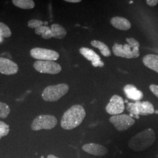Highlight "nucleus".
<instances>
[{
    "label": "nucleus",
    "mask_w": 158,
    "mask_h": 158,
    "mask_svg": "<svg viewBox=\"0 0 158 158\" xmlns=\"http://www.w3.org/2000/svg\"><path fill=\"white\" fill-rule=\"evenodd\" d=\"M11 35L10 28L5 23L0 22V35L2 38H10Z\"/></svg>",
    "instance_id": "22"
},
{
    "label": "nucleus",
    "mask_w": 158,
    "mask_h": 158,
    "mask_svg": "<svg viewBox=\"0 0 158 158\" xmlns=\"http://www.w3.org/2000/svg\"><path fill=\"white\" fill-rule=\"evenodd\" d=\"M3 41V38L0 35V43H1Z\"/></svg>",
    "instance_id": "29"
},
{
    "label": "nucleus",
    "mask_w": 158,
    "mask_h": 158,
    "mask_svg": "<svg viewBox=\"0 0 158 158\" xmlns=\"http://www.w3.org/2000/svg\"><path fill=\"white\" fill-rule=\"evenodd\" d=\"M110 122L119 131H126L135 123V119L127 114L113 115L110 118Z\"/></svg>",
    "instance_id": "7"
},
{
    "label": "nucleus",
    "mask_w": 158,
    "mask_h": 158,
    "mask_svg": "<svg viewBox=\"0 0 158 158\" xmlns=\"http://www.w3.org/2000/svg\"><path fill=\"white\" fill-rule=\"evenodd\" d=\"M51 29L52 37L56 39H63L67 34L66 29L62 25L57 23L52 24L51 25Z\"/></svg>",
    "instance_id": "17"
},
{
    "label": "nucleus",
    "mask_w": 158,
    "mask_h": 158,
    "mask_svg": "<svg viewBox=\"0 0 158 158\" xmlns=\"http://www.w3.org/2000/svg\"><path fill=\"white\" fill-rule=\"evenodd\" d=\"M85 115L83 106L74 105L63 114L60 121L61 127L64 130H73L82 123Z\"/></svg>",
    "instance_id": "1"
},
{
    "label": "nucleus",
    "mask_w": 158,
    "mask_h": 158,
    "mask_svg": "<svg viewBox=\"0 0 158 158\" xmlns=\"http://www.w3.org/2000/svg\"><path fill=\"white\" fill-rule=\"evenodd\" d=\"M80 53L88 60L92 62V64L94 67L102 68L104 65V62L100 59V56L93 50L88 48H81L80 49Z\"/></svg>",
    "instance_id": "12"
},
{
    "label": "nucleus",
    "mask_w": 158,
    "mask_h": 158,
    "mask_svg": "<svg viewBox=\"0 0 158 158\" xmlns=\"http://www.w3.org/2000/svg\"><path fill=\"white\" fill-rule=\"evenodd\" d=\"M128 44L124 45L115 44L113 46L114 54L118 57H122L126 59L137 58L139 56L140 52L139 50V44L133 38H127Z\"/></svg>",
    "instance_id": "3"
},
{
    "label": "nucleus",
    "mask_w": 158,
    "mask_h": 158,
    "mask_svg": "<svg viewBox=\"0 0 158 158\" xmlns=\"http://www.w3.org/2000/svg\"><path fill=\"white\" fill-rule=\"evenodd\" d=\"M41 158H44V156H42V157H41Z\"/></svg>",
    "instance_id": "30"
},
{
    "label": "nucleus",
    "mask_w": 158,
    "mask_h": 158,
    "mask_svg": "<svg viewBox=\"0 0 158 158\" xmlns=\"http://www.w3.org/2000/svg\"><path fill=\"white\" fill-rule=\"evenodd\" d=\"M31 56L38 60L55 61L59 57V54L56 51L41 48H35L30 51Z\"/></svg>",
    "instance_id": "9"
},
{
    "label": "nucleus",
    "mask_w": 158,
    "mask_h": 158,
    "mask_svg": "<svg viewBox=\"0 0 158 158\" xmlns=\"http://www.w3.org/2000/svg\"><path fill=\"white\" fill-rule=\"evenodd\" d=\"M18 66L10 59L0 57V73L6 75H12L18 72Z\"/></svg>",
    "instance_id": "11"
},
{
    "label": "nucleus",
    "mask_w": 158,
    "mask_h": 158,
    "mask_svg": "<svg viewBox=\"0 0 158 158\" xmlns=\"http://www.w3.org/2000/svg\"><path fill=\"white\" fill-rule=\"evenodd\" d=\"M155 139V131L148 128L132 137L128 142V146L134 151L141 152L151 147Z\"/></svg>",
    "instance_id": "2"
},
{
    "label": "nucleus",
    "mask_w": 158,
    "mask_h": 158,
    "mask_svg": "<svg viewBox=\"0 0 158 158\" xmlns=\"http://www.w3.org/2000/svg\"><path fill=\"white\" fill-rule=\"evenodd\" d=\"M125 94L128 98L134 100L135 101H140L143 98V93L141 91L137 89L135 85H125L124 88Z\"/></svg>",
    "instance_id": "14"
},
{
    "label": "nucleus",
    "mask_w": 158,
    "mask_h": 158,
    "mask_svg": "<svg viewBox=\"0 0 158 158\" xmlns=\"http://www.w3.org/2000/svg\"><path fill=\"white\" fill-rule=\"evenodd\" d=\"M91 45L94 48H98L100 51L103 56L109 57L111 55V52L108 46L101 41L94 40L91 42Z\"/></svg>",
    "instance_id": "18"
},
{
    "label": "nucleus",
    "mask_w": 158,
    "mask_h": 158,
    "mask_svg": "<svg viewBox=\"0 0 158 158\" xmlns=\"http://www.w3.org/2000/svg\"><path fill=\"white\" fill-rule=\"evenodd\" d=\"M149 89L158 98V85H151L149 86Z\"/></svg>",
    "instance_id": "25"
},
{
    "label": "nucleus",
    "mask_w": 158,
    "mask_h": 158,
    "mask_svg": "<svg viewBox=\"0 0 158 158\" xmlns=\"http://www.w3.org/2000/svg\"><path fill=\"white\" fill-rule=\"evenodd\" d=\"M146 2L148 6H155L158 4V0H147Z\"/></svg>",
    "instance_id": "26"
},
{
    "label": "nucleus",
    "mask_w": 158,
    "mask_h": 158,
    "mask_svg": "<svg viewBox=\"0 0 158 158\" xmlns=\"http://www.w3.org/2000/svg\"><path fill=\"white\" fill-rule=\"evenodd\" d=\"M12 2L17 7L23 10L32 9L35 6L33 0H13Z\"/></svg>",
    "instance_id": "19"
},
{
    "label": "nucleus",
    "mask_w": 158,
    "mask_h": 158,
    "mask_svg": "<svg viewBox=\"0 0 158 158\" xmlns=\"http://www.w3.org/2000/svg\"><path fill=\"white\" fill-rule=\"evenodd\" d=\"M35 32L38 35H41L42 38L45 40H49L52 38L51 27H49L48 26L43 25L38 28L35 29Z\"/></svg>",
    "instance_id": "20"
},
{
    "label": "nucleus",
    "mask_w": 158,
    "mask_h": 158,
    "mask_svg": "<svg viewBox=\"0 0 158 158\" xmlns=\"http://www.w3.org/2000/svg\"><path fill=\"white\" fill-rule=\"evenodd\" d=\"M142 61L147 68L158 73V55L149 54L143 57Z\"/></svg>",
    "instance_id": "16"
},
{
    "label": "nucleus",
    "mask_w": 158,
    "mask_h": 158,
    "mask_svg": "<svg viewBox=\"0 0 158 158\" xmlns=\"http://www.w3.org/2000/svg\"><path fill=\"white\" fill-rule=\"evenodd\" d=\"M82 149L85 152L97 156H103L108 152V150L106 147L94 143L85 144L82 147Z\"/></svg>",
    "instance_id": "13"
},
{
    "label": "nucleus",
    "mask_w": 158,
    "mask_h": 158,
    "mask_svg": "<svg viewBox=\"0 0 158 158\" xmlns=\"http://www.w3.org/2000/svg\"><path fill=\"white\" fill-rule=\"evenodd\" d=\"M10 126L6 123L0 121V139L2 137L7 135L10 132Z\"/></svg>",
    "instance_id": "23"
},
{
    "label": "nucleus",
    "mask_w": 158,
    "mask_h": 158,
    "mask_svg": "<svg viewBox=\"0 0 158 158\" xmlns=\"http://www.w3.org/2000/svg\"><path fill=\"white\" fill-rule=\"evenodd\" d=\"M34 67L40 73L56 74L62 71L61 66L53 61L37 60L34 63Z\"/></svg>",
    "instance_id": "8"
},
{
    "label": "nucleus",
    "mask_w": 158,
    "mask_h": 158,
    "mask_svg": "<svg viewBox=\"0 0 158 158\" xmlns=\"http://www.w3.org/2000/svg\"><path fill=\"white\" fill-rule=\"evenodd\" d=\"M57 124L56 117L52 115H40L34 119L31 124L33 131L50 130L54 128Z\"/></svg>",
    "instance_id": "6"
},
{
    "label": "nucleus",
    "mask_w": 158,
    "mask_h": 158,
    "mask_svg": "<svg viewBox=\"0 0 158 158\" xmlns=\"http://www.w3.org/2000/svg\"><path fill=\"white\" fill-rule=\"evenodd\" d=\"M127 110L131 115L139 118V115H148L155 113V109L151 102L136 101L135 103L129 102L127 104Z\"/></svg>",
    "instance_id": "5"
},
{
    "label": "nucleus",
    "mask_w": 158,
    "mask_h": 158,
    "mask_svg": "<svg viewBox=\"0 0 158 158\" xmlns=\"http://www.w3.org/2000/svg\"><path fill=\"white\" fill-rule=\"evenodd\" d=\"M47 158H59L58 157H57L56 156H55V155H49L48 156V157Z\"/></svg>",
    "instance_id": "28"
},
{
    "label": "nucleus",
    "mask_w": 158,
    "mask_h": 158,
    "mask_svg": "<svg viewBox=\"0 0 158 158\" xmlns=\"http://www.w3.org/2000/svg\"><path fill=\"white\" fill-rule=\"evenodd\" d=\"M107 113L116 115L123 113L125 110L124 102L121 96L114 95L106 108Z\"/></svg>",
    "instance_id": "10"
},
{
    "label": "nucleus",
    "mask_w": 158,
    "mask_h": 158,
    "mask_svg": "<svg viewBox=\"0 0 158 158\" xmlns=\"http://www.w3.org/2000/svg\"><path fill=\"white\" fill-rule=\"evenodd\" d=\"M45 23H43L42 21L38 19H31L29 21L28 23V26L29 28L32 29H36L41 26H43V24Z\"/></svg>",
    "instance_id": "24"
},
{
    "label": "nucleus",
    "mask_w": 158,
    "mask_h": 158,
    "mask_svg": "<svg viewBox=\"0 0 158 158\" xmlns=\"http://www.w3.org/2000/svg\"><path fill=\"white\" fill-rule=\"evenodd\" d=\"M110 22L114 28L121 31L129 30L131 27V23L130 21L123 17H113Z\"/></svg>",
    "instance_id": "15"
},
{
    "label": "nucleus",
    "mask_w": 158,
    "mask_h": 158,
    "mask_svg": "<svg viewBox=\"0 0 158 158\" xmlns=\"http://www.w3.org/2000/svg\"><path fill=\"white\" fill-rule=\"evenodd\" d=\"M69 90V85L65 83L49 85L44 89L42 97L46 102H56L66 94Z\"/></svg>",
    "instance_id": "4"
},
{
    "label": "nucleus",
    "mask_w": 158,
    "mask_h": 158,
    "mask_svg": "<svg viewBox=\"0 0 158 158\" xmlns=\"http://www.w3.org/2000/svg\"><path fill=\"white\" fill-rule=\"evenodd\" d=\"M66 2H72V3H78L81 2V0H65Z\"/></svg>",
    "instance_id": "27"
},
{
    "label": "nucleus",
    "mask_w": 158,
    "mask_h": 158,
    "mask_svg": "<svg viewBox=\"0 0 158 158\" xmlns=\"http://www.w3.org/2000/svg\"><path fill=\"white\" fill-rule=\"evenodd\" d=\"M10 112L11 110L10 107L6 103L0 102V118H6Z\"/></svg>",
    "instance_id": "21"
}]
</instances>
